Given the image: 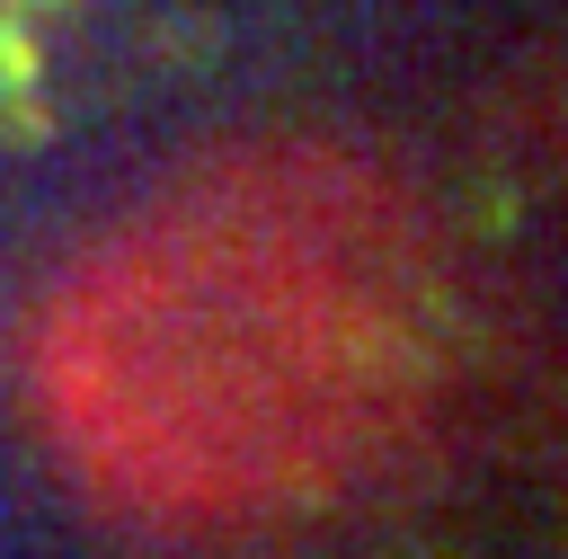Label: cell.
<instances>
[{
    "label": "cell",
    "mask_w": 568,
    "mask_h": 559,
    "mask_svg": "<svg viewBox=\"0 0 568 559\" xmlns=\"http://www.w3.org/2000/svg\"><path fill=\"white\" fill-rule=\"evenodd\" d=\"M453 284L355 151H240L124 213L36 311L27 390L62 479L151 541L320 524L426 444Z\"/></svg>",
    "instance_id": "obj_1"
}]
</instances>
